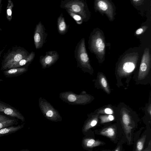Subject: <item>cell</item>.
Returning <instances> with one entry per match:
<instances>
[{"mask_svg":"<svg viewBox=\"0 0 151 151\" xmlns=\"http://www.w3.org/2000/svg\"><path fill=\"white\" fill-rule=\"evenodd\" d=\"M94 8L95 12L106 15L111 22L115 19L116 7L111 0H96L94 2Z\"/></svg>","mask_w":151,"mask_h":151,"instance_id":"5","label":"cell"},{"mask_svg":"<svg viewBox=\"0 0 151 151\" xmlns=\"http://www.w3.org/2000/svg\"><path fill=\"white\" fill-rule=\"evenodd\" d=\"M35 56V53L34 52H31L26 57L23 58L17 63L12 65L9 69L12 68H19L26 64L30 63L34 59Z\"/></svg>","mask_w":151,"mask_h":151,"instance_id":"13","label":"cell"},{"mask_svg":"<svg viewBox=\"0 0 151 151\" xmlns=\"http://www.w3.org/2000/svg\"><path fill=\"white\" fill-rule=\"evenodd\" d=\"M44 25L40 21L35 27L34 33V41L36 49L42 48L46 43L47 34Z\"/></svg>","mask_w":151,"mask_h":151,"instance_id":"7","label":"cell"},{"mask_svg":"<svg viewBox=\"0 0 151 151\" xmlns=\"http://www.w3.org/2000/svg\"><path fill=\"white\" fill-rule=\"evenodd\" d=\"M66 11L68 14L74 19L77 24H81L82 23L83 20L80 16L69 11L67 10Z\"/></svg>","mask_w":151,"mask_h":151,"instance_id":"19","label":"cell"},{"mask_svg":"<svg viewBox=\"0 0 151 151\" xmlns=\"http://www.w3.org/2000/svg\"><path fill=\"white\" fill-rule=\"evenodd\" d=\"M59 57L57 52L54 50L48 51L46 52L45 55L40 56V62L44 68H46L54 64Z\"/></svg>","mask_w":151,"mask_h":151,"instance_id":"9","label":"cell"},{"mask_svg":"<svg viewBox=\"0 0 151 151\" xmlns=\"http://www.w3.org/2000/svg\"><path fill=\"white\" fill-rule=\"evenodd\" d=\"M105 113L107 114H111L113 113L112 110L109 108H106L104 110Z\"/></svg>","mask_w":151,"mask_h":151,"instance_id":"29","label":"cell"},{"mask_svg":"<svg viewBox=\"0 0 151 151\" xmlns=\"http://www.w3.org/2000/svg\"><path fill=\"white\" fill-rule=\"evenodd\" d=\"M114 151H120V146L117 147Z\"/></svg>","mask_w":151,"mask_h":151,"instance_id":"32","label":"cell"},{"mask_svg":"<svg viewBox=\"0 0 151 151\" xmlns=\"http://www.w3.org/2000/svg\"><path fill=\"white\" fill-rule=\"evenodd\" d=\"M16 120L9 119L8 120L0 122V129L7 127L14 124Z\"/></svg>","mask_w":151,"mask_h":151,"instance_id":"20","label":"cell"},{"mask_svg":"<svg viewBox=\"0 0 151 151\" xmlns=\"http://www.w3.org/2000/svg\"><path fill=\"white\" fill-rule=\"evenodd\" d=\"M135 6H138L142 4L144 0H132L130 1Z\"/></svg>","mask_w":151,"mask_h":151,"instance_id":"25","label":"cell"},{"mask_svg":"<svg viewBox=\"0 0 151 151\" xmlns=\"http://www.w3.org/2000/svg\"><path fill=\"white\" fill-rule=\"evenodd\" d=\"M57 29L59 33L64 35L67 32L69 25H67L62 13H61L57 19Z\"/></svg>","mask_w":151,"mask_h":151,"instance_id":"11","label":"cell"},{"mask_svg":"<svg viewBox=\"0 0 151 151\" xmlns=\"http://www.w3.org/2000/svg\"><path fill=\"white\" fill-rule=\"evenodd\" d=\"M0 112L8 116L24 120V117L20 111L14 107L0 100Z\"/></svg>","mask_w":151,"mask_h":151,"instance_id":"8","label":"cell"},{"mask_svg":"<svg viewBox=\"0 0 151 151\" xmlns=\"http://www.w3.org/2000/svg\"><path fill=\"white\" fill-rule=\"evenodd\" d=\"M118 69L124 73H129L134 70L139 58L138 52L136 50L126 52L122 55Z\"/></svg>","mask_w":151,"mask_h":151,"instance_id":"3","label":"cell"},{"mask_svg":"<svg viewBox=\"0 0 151 151\" xmlns=\"http://www.w3.org/2000/svg\"><path fill=\"white\" fill-rule=\"evenodd\" d=\"M29 54L28 51L23 48L13 50L4 57L2 61L1 70L9 69L14 64L26 57Z\"/></svg>","mask_w":151,"mask_h":151,"instance_id":"4","label":"cell"},{"mask_svg":"<svg viewBox=\"0 0 151 151\" xmlns=\"http://www.w3.org/2000/svg\"><path fill=\"white\" fill-rule=\"evenodd\" d=\"M101 119L102 123H105L110 121V120L108 116H104L103 117H101Z\"/></svg>","mask_w":151,"mask_h":151,"instance_id":"27","label":"cell"},{"mask_svg":"<svg viewBox=\"0 0 151 151\" xmlns=\"http://www.w3.org/2000/svg\"><path fill=\"white\" fill-rule=\"evenodd\" d=\"M27 68L24 67H19L12 68L3 71L4 76L6 78L17 77L25 72Z\"/></svg>","mask_w":151,"mask_h":151,"instance_id":"12","label":"cell"},{"mask_svg":"<svg viewBox=\"0 0 151 151\" xmlns=\"http://www.w3.org/2000/svg\"><path fill=\"white\" fill-rule=\"evenodd\" d=\"M53 112L51 110H49L46 113V116L49 117H52L53 116Z\"/></svg>","mask_w":151,"mask_h":151,"instance_id":"30","label":"cell"},{"mask_svg":"<svg viewBox=\"0 0 151 151\" xmlns=\"http://www.w3.org/2000/svg\"><path fill=\"white\" fill-rule=\"evenodd\" d=\"M122 121L126 134H130L132 128L129 126L130 120L128 115L126 113L124 114L122 117Z\"/></svg>","mask_w":151,"mask_h":151,"instance_id":"14","label":"cell"},{"mask_svg":"<svg viewBox=\"0 0 151 151\" xmlns=\"http://www.w3.org/2000/svg\"><path fill=\"white\" fill-rule=\"evenodd\" d=\"M97 122V121L96 119L93 120L87 125L86 127V129L88 130L90 128L94 127L96 124Z\"/></svg>","mask_w":151,"mask_h":151,"instance_id":"23","label":"cell"},{"mask_svg":"<svg viewBox=\"0 0 151 151\" xmlns=\"http://www.w3.org/2000/svg\"><path fill=\"white\" fill-rule=\"evenodd\" d=\"M147 28V26H144L139 28L136 30L135 34L137 35H140L144 32Z\"/></svg>","mask_w":151,"mask_h":151,"instance_id":"22","label":"cell"},{"mask_svg":"<svg viewBox=\"0 0 151 151\" xmlns=\"http://www.w3.org/2000/svg\"><path fill=\"white\" fill-rule=\"evenodd\" d=\"M22 126L23 125H21L17 126H12L0 129V135L7 134L17 131L21 129Z\"/></svg>","mask_w":151,"mask_h":151,"instance_id":"15","label":"cell"},{"mask_svg":"<svg viewBox=\"0 0 151 151\" xmlns=\"http://www.w3.org/2000/svg\"><path fill=\"white\" fill-rule=\"evenodd\" d=\"M74 57L78 65L83 68L90 69L89 58L84 38L81 39L76 45L74 51Z\"/></svg>","mask_w":151,"mask_h":151,"instance_id":"6","label":"cell"},{"mask_svg":"<svg viewBox=\"0 0 151 151\" xmlns=\"http://www.w3.org/2000/svg\"><path fill=\"white\" fill-rule=\"evenodd\" d=\"M145 138H143L139 140L137 142L136 145V151H141L143 148Z\"/></svg>","mask_w":151,"mask_h":151,"instance_id":"21","label":"cell"},{"mask_svg":"<svg viewBox=\"0 0 151 151\" xmlns=\"http://www.w3.org/2000/svg\"><path fill=\"white\" fill-rule=\"evenodd\" d=\"M100 81L102 86L105 88H107V83L105 78L103 76L101 77Z\"/></svg>","mask_w":151,"mask_h":151,"instance_id":"24","label":"cell"},{"mask_svg":"<svg viewBox=\"0 0 151 151\" xmlns=\"http://www.w3.org/2000/svg\"><path fill=\"white\" fill-rule=\"evenodd\" d=\"M83 143L85 146L90 148L99 146L102 144V142L93 139H85L83 141Z\"/></svg>","mask_w":151,"mask_h":151,"instance_id":"16","label":"cell"},{"mask_svg":"<svg viewBox=\"0 0 151 151\" xmlns=\"http://www.w3.org/2000/svg\"><path fill=\"white\" fill-rule=\"evenodd\" d=\"M14 5L12 1L9 0L6 7V17L8 20L10 22L12 19V12Z\"/></svg>","mask_w":151,"mask_h":151,"instance_id":"18","label":"cell"},{"mask_svg":"<svg viewBox=\"0 0 151 151\" xmlns=\"http://www.w3.org/2000/svg\"><path fill=\"white\" fill-rule=\"evenodd\" d=\"M100 134L102 135L112 138L115 136L116 131L113 128L109 127L102 130L100 132Z\"/></svg>","mask_w":151,"mask_h":151,"instance_id":"17","label":"cell"},{"mask_svg":"<svg viewBox=\"0 0 151 151\" xmlns=\"http://www.w3.org/2000/svg\"><path fill=\"white\" fill-rule=\"evenodd\" d=\"M4 81V80L3 79H0V81Z\"/></svg>","mask_w":151,"mask_h":151,"instance_id":"35","label":"cell"},{"mask_svg":"<svg viewBox=\"0 0 151 151\" xmlns=\"http://www.w3.org/2000/svg\"><path fill=\"white\" fill-rule=\"evenodd\" d=\"M108 117L110 121H113L114 119V116L111 115H109Z\"/></svg>","mask_w":151,"mask_h":151,"instance_id":"31","label":"cell"},{"mask_svg":"<svg viewBox=\"0 0 151 151\" xmlns=\"http://www.w3.org/2000/svg\"><path fill=\"white\" fill-rule=\"evenodd\" d=\"M2 52H3L2 50L0 51V57L1 55V53H2Z\"/></svg>","mask_w":151,"mask_h":151,"instance_id":"34","label":"cell"},{"mask_svg":"<svg viewBox=\"0 0 151 151\" xmlns=\"http://www.w3.org/2000/svg\"><path fill=\"white\" fill-rule=\"evenodd\" d=\"M60 7L66 11L78 14L81 17L83 22H87L90 19L91 13L85 0H61Z\"/></svg>","mask_w":151,"mask_h":151,"instance_id":"2","label":"cell"},{"mask_svg":"<svg viewBox=\"0 0 151 151\" xmlns=\"http://www.w3.org/2000/svg\"><path fill=\"white\" fill-rule=\"evenodd\" d=\"M76 99V96L70 94L68 97V99L70 102H73L75 101Z\"/></svg>","mask_w":151,"mask_h":151,"instance_id":"26","label":"cell"},{"mask_svg":"<svg viewBox=\"0 0 151 151\" xmlns=\"http://www.w3.org/2000/svg\"><path fill=\"white\" fill-rule=\"evenodd\" d=\"M151 54L149 48L145 49L143 54L139 68L140 73H146L150 68Z\"/></svg>","mask_w":151,"mask_h":151,"instance_id":"10","label":"cell"},{"mask_svg":"<svg viewBox=\"0 0 151 151\" xmlns=\"http://www.w3.org/2000/svg\"><path fill=\"white\" fill-rule=\"evenodd\" d=\"M1 1H2L1 0H0V12L1 10V6H2V4H1Z\"/></svg>","mask_w":151,"mask_h":151,"instance_id":"33","label":"cell"},{"mask_svg":"<svg viewBox=\"0 0 151 151\" xmlns=\"http://www.w3.org/2000/svg\"></svg>","mask_w":151,"mask_h":151,"instance_id":"37","label":"cell"},{"mask_svg":"<svg viewBox=\"0 0 151 151\" xmlns=\"http://www.w3.org/2000/svg\"><path fill=\"white\" fill-rule=\"evenodd\" d=\"M1 28H0V31H1Z\"/></svg>","mask_w":151,"mask_h":151,"instance_id":"36","label":"cell"},{"mask_svg":"<svg viewBox=\"0 0 151 151\" xmlns=\"http://www.w3.org/2000/svg\"><path fill=\"white\" fill-rule=\"evenodd\" d=\"M106 43L104 32L100 29L94 28L91 33L88 40V48L96 55L99 62L105 59Z\"/></svg>","mask_w":151,"mask_h":151,"instance_id":"1","label":"cell"},{"mask_svg":"<svg viewBox=\"0 0 151 151\" xmlns=\"http://www.w3.org/2000/svg\"><path fill=\"white\" fill-rule=\"evenodd\" d=\"M9 119L6 116L0 114V122L5 121Z\"/></svg>","mask_w":151,"mask_h":151,"instance_id":"28","label":"cell"}]
</instances>
